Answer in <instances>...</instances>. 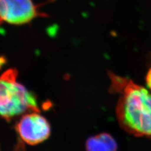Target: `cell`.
I'll return each mask as SVG.
<instances>
[{
	"label": "cell",
	"mask_w": 151,
	"mask_h": 151,
	"mask_svg": "<svg viewBox=\"0 0 151 151\" xmlns=\"http://www.w3.org/2000/svg\"><path fill=\"white\" fill-rule=\"evenodd\" d=\"M110 91L120 94L116 104L117 120L130 134L151 137V94L130 79L110 73Z\"/></svg>",
	"instance_id": "cell-1"
},
{
	"label": "cell",
	"mask_w": 151,
	"mask_h": 151,
	"mask_svg": "<svg viewBox=\"0 0 151 151\" xmlns=\"http://www.w3.org/2000/svg\"><path fill=\"white\" fill-rule=\"evenodd\" d=\"M86 151H116L117 144L110 134L102 133L89 137L86 142Z\"/></svg>",
	"instance_id": "cell-5"
},
{
	"label": "cell",
	"mask_w": 151,
	"mask_h": 151,
	"mask_svg": "<svg viewBox=\"0 0 151 151\" xmlns=\"http://www.w3.org/2000/svg\"><path fill=\"white\" fill-rule=\"evenodd\" d=\"M146 83L147 86L151 90V68L149 70V71L146 75Z\"/></svg>",
	"instance_id": "cell-6"
},
{
	"label": "cell",
	"mask_w": 151,
	"mask_h": 151,
	"mask_svg": "<svg viewBox=\"0 0 151 151\" xmlns=\"http://www.w3.org/2000/svg\"><path fill=\"white\" fill-rule=\"evenodd\" d=\"M41 15L32 0H0V23L22 25Z\"/></svg>",
	"instance_id": "cell-4"
},
{
	"label": "cell",
	"mask_w": 151,
	"mask_h": 151,
	"mask_svg": "<svg viewBox=\"0 0 151 151\" xmlns=\"http://www.w3.org/2000/svg\"><path fill=\"white\" fill-rule=\"evenodd\" d=\"M15 68L5 70L0 76V116L6 121L30 112H39L37 99L17 81Z\"/></svg>",
	"instance_id": "cell-2"
},
{
	"label": "cell",
	"mask_w": 151,
	"mask_h": 151,
	"mask_svg": "<svg viewBox=\"0 0 151 151\" xmlns=\"http://www.w3.org/2000/svg\"><path fill=\"white\" fill-rule=\"evenodd\" d=\"M15 130L21 140L28 145H35L48 139L51 133L50 125L39 112L23 115L17 123Z\"/></svg>",
	"instance_id": "cell-3"
}]
</instances>
